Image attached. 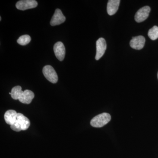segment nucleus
I'll return each mask as SVG.
<instances>
[{"label":"nucleus","mask_w":158,"mask_h":158,"mask_svg":"<svg viewBox=\"0 0 158 158\" xmlns=\"http://www.w3.org/2000/svg\"><path fill=\"white\" fill-rule=\"evenodd\" d=\"M37 5L38 3L35 0H21L16 3V7L19 10L24 11L36 8Z\"/></svg>","instance_id":"3"},{"label":"nucleus","mask_w":158,"mask_h":158,"mask_svg":"<svg viewBox=\"0 0 158 158\" xmlns=\"http://www.w3.org/2000/svg\"><path fill=\"white\" fill-rule=\"evenodd\" d=\"M148 37L152 40H155L158 38V27L154 26L151 29H150L148 32Z\"/></svg>","instance_id":"14"},{"label":"nucleus","mask_w":158,"mask_h":158,"mask_svg":"<svg viewBox=\"0 0 158 158\" xmlns=\"http://www.w3.org/2000/svg\"><path fill=\"white\" fill-rule=\"evenodd\" d=\"M151 9L148 6H144L139 9L135 15V20L137 23H141L149 16Z\"/></svg>","instance_id":"5"},{"label":"nucleus","mask_w":158,"mask_h":158,"mask_svg":"<svg viewBox=\"0 0 158 158\" xmlns=\"http://www.w3.org/2000/svg\"><path fill=\"white\" fill-rule=\"evenodd\" d=\"M107 44L106 40L103 38H99L96 41V54L95 59L98 60L104 54L106 49Z\"/></svg>","instance_id":"4"},{"label":"nucleus","mask_w":158,"mask_h":158,"mask_svg":"<svg viewBox=\"0 0 158 158\" xmlns=\"http://www.w3.org/2000/svg\"><path fill=\"white\" fill-rule=\"evenodd\" d=\"M23 90L22 88L19 86H15L11 89V92L9 94L11 95V98L14 100H19Z\"/></svg>","instance_id":"13"},{"label":"nucleus","mask_w":158,"mask_h":158,"mask_svg":"<svg viewBox=\"0 0 158 158\" xmlns=\"http://www.w3.org/2000/svg\"><path fill=\"white\" fill-rule=\"evenodd\" d=\"M145 39L143 36H139L133 37L130 43V46L133 49L141 50L144 48Z\"/></svg>","instance_id":"8"},{"label":"nucleus","mask_w":158,"mask_h":158,"mask_svg":"<svg viewBox=\"0 0 158 158\" xmlns=\"http://www.w3.org/2000/svg\"><path fill=\"white\" fill-rule=\"evenodd\" d=\"M111 116L109 113H102L91 119L90 125L94 127H102L107 124L111 120Z\"/></svg>","instance_id":"1"},{"label":"nucleus","mask_w":158,"mask_h":158,"mask_svg":"<svg viewBox=\"0 0 158 158\" xmlns=\"http://www.w3.org/2000/svg\"><path fill=\"white\" fill-rule=\"evenodd\" d=\"M54 52L56 56L59 61H63L65 58V46L62 42L59 41L54 46Z\"/></svg>","instance_id":"6"},{"label":"nucleus","mask_w":158,"mask_h":158,"mask_svg":"<svg viewBox=\"0 0 158 158\" xmlns=\"http://www.w3.org/2000/svg\"><path fill=\"white\" fill-rule=\"evenodd\" d=\"M120 1L119 0H110L108 1L107 11L110 15H113L118 11Z\"/></svg>","instance_id":"11"},{"label":"nucleus","mask_w":158,"mask_h":158,"mask_svg":"<svg viewBox=\"0 0 158 158\" xmlns=\"http://www.w3.org/2000/svg\"><path fill=\"white\" fill-rule=\"evenodd\" d=\"M43 73L46 78L53 83L56 84L58 81V77L54 69L50 65H47L43 69Z\"/></svg>","instance_id":"2"},{"label":"nucleus","mask_w":158,"mask_h":158,"mask_svg":"<svg viewBox=\"0 0 158 158\" xmlns=\"http://www.w3.org/2000/svg\"><path fill=\"white\" fill-rule=\"evenodd\" d=\"M31 37L28 35H24L20 36L17 40V42L21 45H26L31 42Z\"/></svg>","instance_id":"15"},{"label":"nucleus","mask_w":158,"mask_h":158,"mask_svg":"<svg viewBox=\"0 0 158 158\" xmlns=\"http://www.w3.org/2000/svg\"><path fill=\"white\" fill-rule=\"evenodd\" d=\"M157 77H158V74H157Z\"/></svg>","instance_id":"17"},{"label":"nucleus","mask_w":158,"mask_h":158,"mask_svg":"<svg viewBox=\"0 0 158 158\" xmlns=\"http://www.w3.org/2000/svg\"><path fill=\"white\" fill-rule=\"evenodd\" d=\"M16 121L19 125L22 130L23 131L27 129L31 124L28 118L20 113H18Z\"/></svg>","instance_id":"10"},{"label":"nucleus","mask_w":158,"mask_h":158,"mask_svg":"<svg viewBox=\"0 0 158 158\" xmlns=\"http://www.w3.org/2000/svg\"><path fill=\"white\" fill-rule=\"evenodd\" d=\"M34 98V92L30 90H26L22 91L19 98V100L23 103L29 104L31 103Z\"/></svg>","instance_id":"9"},{"label":"nucleus","mask_w":158,"mask_h":158,"mask_svg":"<svg viewBox=\"0 0 158 158\" xmlns=\"http://www.w3.org/2000/svg\"><path fill=\"white\" fill-rule=\"evenodd\" d=\"M65 16L60 9H56L50 21V24L52 26L59 25L65 21Z\"/></svg>","instance_id":"7"},{"label":"nucleus","mask_w":158,"mask_h":158,"mask_svg":"<svg viewBox=\"0 0 158 158\" xmlns=\"http://www.w3.org/2000/svg\"><path fill=\"white\" fill-rule=\"evenodd\" d=\"M18 113L14 110H9L6 111L4 115L5 121L7 124L11 125L15 123L17 118Z\"/></svg>","instance_id":"12"},{"label":"nucleus","mask_w":158,"mask_h":158,"mask_svg":"<svg viewBox=\"0 0 158 158\" xmlns=\"http://www.w3.org/2000/svg\"><path fill=\"white\" fill-rule=\"evenodd\" d=\"M2 20V18L1 17H0V21Z\"/></svg>","instance_id":"16"}]
</instances>
